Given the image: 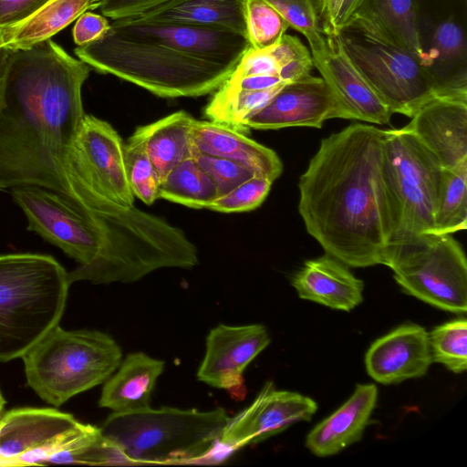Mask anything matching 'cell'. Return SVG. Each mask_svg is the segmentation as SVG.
Instances as JSON below:
<instances>
[{"label": "cell", "instance_id": "1f68e13d", "mask_svg": "<svg viewBox=\"0 0 467 467\" xmlns=\"http://www.w3.org/2000/svg\"><path fill=\"white\" fill-rule=\"evenodd\" d=\"M246 38L254 49H265L277 45L286 34L289 25L264 0H244Z\"/></svg>", "mask_w": 467, "mask_h": 467}, {"label": "cell", "instance_id": "d6986e66", "mask_svg": "<svg viewBox=\"0 0 467 467\" xmlns=\"http://www.w3.org/2000/svg\"><path fill=\"white\" fill-rule=\"evenodd\" d=\"M192 153L235 161L249 168L256 176L274 182L283 171L278 155L245 133L212 120L193 122L192 130Z\"/></svg>", "mask_w": 467, "mask_h": 467}, {"label": "cell", "instance_id": "4dcf8cb0", "mask_svg": "<svg viewBox=\"0 0 467 467\" xmlns=\"http://www.w3.org/2000/svg\"><path fill=\"white\" fill-rule=\"evenodd\" d=\"M432 362L460 374L467 368V320L458 317L434 327L429 334Z\"/></svg>", "mask_w": 467, "mask_h": 467}, {"label": "cell", "instance_id": "9c48e42d", "mask_svg": "<svg viewBox=\"0 0 467 467\" xmlns=\"http://www.w3.org/2000/svg\"><path fill=\"white\" fill-rule=\"evenodd\" d=\"M384 265L402 291L455 314L467 309V261L451 234H423L392 245Z\"/></svg>", "mask_w": 467, "mask_h": 467}, {"label": "cell", "instance_id": "74e56055", "mask_svg": "<svg viewBox=\"0 0 467 467\" xmlns=\"http://www.w3.org/2000/svg\"><path fill=\"white\" fill-rule=\"evenodd\" d=\"M109 26L104 16L87 11L75 23L72 31L74 42L78 47L88 44L100 37Z\"/></svg>", "mask_w": 467, "mask_h": 467}, {"label": "cell", "instance_id": "9a60e30c", "mask_svg": "<svg viewBox=\"0 0 467 467\" xmlns=\"http://www.w3.org/2000/svg\"><path fill=\"white\" fill-rule=\"evenodd\" d=\"M348 119L342 105L321 77L287 83L246 122L254 130L289 127L321 129L330 119Z\"/></svg>", "mask_w": 467, "mask_h": 467}, {"label": "cell", "instance_id": "8d00e7d4", "mask_svg": "<svg viewBox=\"0 0 467 467\" xmlns=\"http://www.w3.org/2000/svg\"><path fill=\"white\" fill-rule=\"evenodd\" d=\"M50 0H0V31L16 26Z\"/></svg>", "mask_w": 467, "mask_h": 467}, {"label": "cell", "instance_id": "4fadbf2b", "mask_svg": "<svg viewBox=\"0 0 467 467\" xmlns=\"http://www.w3.org/2000/svg\"><path fill=\"white\" fill-rule=\"evenodd\" d=\"M317 402L297 392L278 390L267 381L254 401L230 418L219 441L229 451L261 442L298 421H308Z\"/></svg>", "mask_w": 467, "mask_h": 467}, {"label": "cell", "instance_id": "7a4b0ae2", "mask_svg": "<svg viewBox=\"0 0 467 467\" xmlns=\"http://www.w3.org/2000/svg\"><path fill=\"white\" fill-rule=\"evenodd\" d=\"M385 137L386 130L353 123L321 140L299 180L306 232L348 266L384 265L397 230L383 172Z\"/></svg>", "mask_w": 467, "mask_h": 467}, {"label": "cell", "instance_id": "e0dca14e", "mask_svg": "<svg viewBox=\"0 0 467 467\" xmlns=\"http://www.w3.org/2000/svg\"><path fill=\"white\" fill-rule=\"evenodd\" d=\"M325 36L326 48L320 56L312 57L313 65L342 105L348 119L389 124L393 113L355 67L339 35Z\"/></svg>", "mask_w": 467, "mask_h": 467}, {"label": "cell", "instance_id": "277c9868", "mask_svg": "<svg viewBox=\"0 0 467 467\" xmlns=\"http://www.w3.org/2000/svg\"><path fill=\"white\" fill-rule=\"evenodd\" d=\"M229 420L222 408L201 411L149 407L113 412L99 431L120 463L176 464L211 454Z\"/></svg>", "mask_w": 467, "mask_h": 467}, {"label": "cell", "instance_id": "ac0fdd59", "mask_svg": "<svg viewBox=\"0 0 467 467\" xmlns=\"http://www.w3.org/2000/svg\"><path fill=\"white\" fill-rule=\"evenodd\" d=\"M431 363L429 333L414 323L403 324L378 338L365 356L368 374L385 385L420 378Z\"/></svg>", "mask_w": 467, "mask_h": 467}, {"label": "cell", "instance_id": "d4e9b609", "mask_svg": "<svg viewBox=\"0 0 467 467\" xmlns=\"http://www.w3.org/2000/svg\"><path fill=\"white\" fill-rule=\"evenodd\" d=\"M101 0H50L20 24L0 31V48H28L51 38Z\"/></svg>", "mask_w": 467, "mask_h": 467}, {"label": "cell", "instance_id": "6da1fadb", "mask_svg": "<svg viewBox=\"0 0 467 467\" xmlns=\"http://www.w3.org/2000/svg\"><path fill=\"white\" fill-rule=\"evenodd\" d=\"M91 67L51 38L11 51L0 108V191L36 185L77 200L67 158L86 115Z\"/></svg>", "mask_w": 467, "mask_h": 467}, {"label": "cell", "instance_id": "d590c367", "mask_svg": "<svg viewBox=\"0 0 467 467\" xmlns=\"http://www.w3.org/2000/svg\"><path fill=\"white\" fill-rule=\"evenodd\" d=\"M365 0H316L324 36H337L350 24Z\"/></svg>", "mask_w": 467, "mask_h": 467}, {"label": "cell", "instance_id": "44dd1931", "mask_svg": "<svg viewBox=\"0 0 467 467\" xmlns=\"http://www.w3.org/2000/svg\"><path fill=\"white\" fill-rule=\"evenodd\" d=\"M292 285L300 298L332 309L350 311L363 300V281L327 254L306 261L292 277Z\"/></svg>", "mask_w": 467, "mask_h": 467}, {"label": "cell", "instance_id": "cb8c5ba5", "mask_svg": "<svg viewBox=\"0 0 467 467\" xmlns=\"http://www.w3.org/2000/svg\"><path fill=\"white\" fill-rule=\"evenodd\" d=\"M244 5V0H170L129 17L214 28L245 36Z\"/></svg>", "mask_w": 467, "mask_h": 467}, {"label": "cell", "instance_id": "484cf974", "mask_svg": "<svg viewBox=\"0 0 467 467\" xmlns=\"http://www.w3.org/2000/svg\"><path fill=\"white\" fill-rule=\"evenodd\" d=\"M194 120L188 112L180 110L140 127L147 153L161 182L176 165L192 157Z\"/></svg>", "mask_w": 467, "mask_h": 467}, {"label": "cell", "instance_id": "5b68a950", "mask_svg": "<svg viewBox=\"0 0 467 467\" xmlns=\"http://www.w3.org/2000/svg\"><path fill=\"white\" fill-rule=\"evenodd\" d=\"M52 256L0 255V361L22 358L58 325L70 285Z\"/></svg>", "mask_w": 467, "mask_h": 467}, {"label": "cell", "instance_id": "8992f818", "mask_svg": "<svg viewBox=\"0 0 467 467\" xmlns=\"http://www.w3.org/2000/svg\"><path fill=\"white\" fill-rule=\"evenodd\" d=\"M121 358L120 347L108 334L58 325L22 357L29 387L56 407L105 382Z\"/></svg>", "mask_w": 467, "mask_h": 467}, {"label": "cell", "instance_id": "8fae6325", "mask_svg": "<svg viewBox=\"0 0 467 467\" xmlns=\"http://www.w3.org/2000/svg\"><path fill=\"white\" fill-rule=\"evenodd\" d=\"M27 219V229L59 247L78 265L68 272L70 284L82 281L96 263L100 242L92 226L58 194L36 185L11 189Z\"/></svg>", "mask_w": 467, "mask_h": 467}, {"label": "cell", "instance_id": "52a82bcc", "mask_svg": "<svg viewBox=\"0 0 467 467\" xmlns=\"http://www.w3.org/2000/svg\"><path fill=\"white\" fill-rule=\"evenodd\" d=\"M103 442L99 428L54 409L22 408L0 415V462L93 464Z\"/></svg>", "mask_w": 467, "mask_h": 467}, {"label": "cell", "instance_id": "f546056e", "mask_svg": "<svg viewBox=\"0 0 467 467\" xmlns=\"http://www.w3.org/2000/svg\"><path fill=\"white\" fill-rule=\"evenodd\" d=\"M124 162L130 190L137 198L150 205L159 199L161 180L147 153L140 127L124 144Z\"/></svg>", "mask_w": 467, "mask_h": 467}, {"label": "cell", "instance_id": "ba28073f", "mask_svg": "<svg viewBox=\"0 0 467 467\" xmlns=\"http://www.w3.org/2000/svg\"><path fill=\"white\" fill-rule=\"evenodd\" d=\"M442 171L412 133L404 128L386 130L383 172L397 216L390 247L432 233Z\"/></svg>", "mask_w": 467, "mask_h": 467}, {"label": "cell", "instance_id": "3957f363", "mask_svg": "<svg viewBox=\"0 0 467 467\" xmlns=\"http://www.w3.org/2000/svg\"><path fill=\"white\" fill-rule=\"evenodd\" d=\"M75 54L100 73L113 75L165 99L212 93L235 67L148 36L120 19L113 20L98 39L78 47Z\"/></svg>", "mask_w": 467, "mask_h": 467}, {"label": "cell", "instance_id": "f1b7e54d", "mask_svg": "<svg viewBox=\"0 0 467 467\" xmlns=\"http://www.w3.org/2000/svg\"><path fill=\"white\" fill-rule=\"evenodd\" d=\"M467 228V161L442 171L431 234H452Z\"/></svg>", "mask_w": 467, "mask_h": 467}, {"label": "cell", "instance_id": "e575fe53", "mask_svg": "<svg viewBox=\"0 0 467 467\" xmlns=\"http://www.w3.org/2000/svg\"><path fill=\"white\" fill-rule=\"evenodd\" d=\"M192 157L195 159L200 167L214 182L219 196L229 192L242 182L256 176L246 166L230 159L198 152L192 153Z\"/></svg>", "mask_w": 467, "mask_h": 467}, {"label": "cell", "instance_id": "ffe728a7", "mask_svg": "<svg viewBox=\"0 0 467 467\" xmlns=\"http://www.w3.org/2000/svg\"><path fill=\"white\" fill-rule=\"evenodd\" d=\"M347 28L410 53L424 63L415 0H365Z\"/></svg>", "mask_w": 467, "mask_h": 467}, {"label": "cell", "instance_id": "60d3db41", "mask_svg": "<svg viewBox=\"0 0 467 467\" xmlns=\"http://www.w3.org/2000/svg\"><path fill=\"white\" fill-rule=\"evenodd\" d=\"M11 50L0 48V108L3 105V97L5 85V78L9 66Z\"/></svg>", "mask_w": 467, "mask_h": 467}, {"label": "cell", "instance_id": "ab89813d", "mask_svg": "<svg viewBox=\"0 0 467 467\" xmlns=\"http://www.w3.org/2000/svg\"><path fill=\"white\" fill-rule=\"evenodd\" d=\"M283 83H288L283 81L277 76H248L239 78H233L228 77L223 83L226 87L240 89V90H263L271 88Z\"/></svg>", "mask_w": 467, "mask_h": 467}, {"label": "cell", "instance_id": "d6a6232c", "mask_svg": "<svg viewBox=\"0 0 467 467\" xmlns=\"http://www.w3.org/2000/svg\"><path fill=\"white\" fill-rule=\"evenodd\" d=\"M286 21L289 27L301 33L307 40L312 57L320 56L326 48L315 0H264Z\"/></svg>", "mask_w": 467, "mask_h": 467}, {"label": "cell", "instance_id": "836d02e7", "mask_svg": "<svg viewBox=\"0 0 467 467\" xmlns=\"http://www.w3.org/2000/svg\"><path fill=\"white\" fill-rule=\"evenodd\" d=\"M273 182L254 176L242 182L229 192L217 197L208 209L221 213L252 211L267 197Z\"/></svg>", "mask_w": 467, "mask_h": 467}, {"label": "cell", "instance_id": "b9f144b4", "mask_svg": "<svg viewBox=\"0 0 467 467\" xmlns=\"http://www.w3.org/2000/svg\"><path fill=\"white\" fill-rule=\"evenodd\" d=\"M5 400L0 391V415L3 413V410H4V407H5Z\"/></svg>", "mask_w": 467, "mask_h": 467}, {"label": "cell", "instance_id": "7402d4cb", "mask_svg": "<svg viewBox=\"0 0 467 467\" xmlns=\"http://www.w3.org/2000/svg\"><path fill=\"white\" fill-rule=\"evenodd\" d=\"M377 400L374 384L357 385L352 396L307 434L306 448L318 457H327L360 441Z\"/></svg>", "mask_w": 467, "mask_h": 467}, {"label": "cell", "instance_id": "4316f807", "mask_svg": "<svg viewBox=\"0 0 467 467\" xmlns=\"http://www.w3.org/2000/svg\"><path fill=\"white\" fill-rule=\"evenodd\" d=\"M287 83L263 90H240L222 84L204 109L210 120L226 125L243 133L249 130L247 120L261 110Z\"/></svg>", "mask_w": 467, "mask_h": 467}, {"label": "cell", "instance_id": "7c38bea8", "mask_svg": "<svg viewBox=\"0 0 467 467\" xmlns=\"http://www.w3.org/2000/svg\"><path fill=\"white\" fill-rule=\"evenodd\" d=\"M67 167L110 200L130 206V190L124 162V143L105 120L86 114L69 150Z\"/></svg>", "mask_w": 467, "mask_h": 467}, {"label": "cell", "instance_id": "5bb4252c", "mask_svg": "<svg viewBox=\"0 0 467 467\" xmlns=\"http://www.w3.org/2000/svg\"><path fill=\"white\" fill-rule=\"evenodd\" d=\"M269 343L267 329L261 324H220L206 337L205 354L197 378L231 393L244 391V371Z\"/></svg>", "mask_w": 467, "mask_h": 467}, {"label": "cell", "instance_id": "30bf717a", "mask_svg": "<svg viewBox=\"0 0 467 467\" xmlns=\"http://www.w3.org/2000/svg\"><path fill=\"white\" fill-rule=\"evenodd\" d=\"M339 36L355 67L392 113L411 118L435 95L430 73L414 55L352 28Z\"/></svg>", "mask_w": 467, "mask_h": 467}, {"label": "cell", "instance_id": "83f0119b", "mask_svg": "<svg viewBox=\"0 0 467 467\" xmlns=\"http://www.w3.org/2000/svg\"><path fill=\"white\" fill-rule=\"evenodd\" d=\"M218 196L216 185L193 157L176 165L159 187L160 198L194 209H208Z\"/></svg>", "mask_w": 467, "mask_h": 467}, {"label": "cell", "instance_id": "f35d334b", "mask_svg": "<svg viewBox=\"0 0 467 467\" xmlns=\"http://www.w3.org/2000/svg\"><path fill=\"white\" fill-rule=\"evenodd\" d=\"M170 0H101L99 9L105 17L113 20L138 15Z\"/></svg>", "mask_w": 467, "mask_h": 467}, {"label": "cell", "instance_id": "2e32d148", "mask_svg": "<svg viewBox=\"0 0 467 467\" xmlns=\"http://www.w3.org/2000/svg\"><path fill=\"white\" fill-rule=\"evenodd\" d=\"M403 128L412 133L444 169L467 161V95H434Z\"/></svg>", "mask_w": 467, "mask_h": 467}, {"label": "cell", "instance_id": "603a6c76", "mask_svg": "<svg viewBox=\"0 0 467 467\" xmlns=\"http://www.w3.org/2000/svg\"><path fill=\"white\" fill-rule=\"evenodd\" d=\"M164 361L143 352L129 354L116 373L109 378L99 401L113 412H129L150 407L155 383L162 373Z\"/></svg>", "mask_w": 467, "mask_h": 467}]
</instances>
